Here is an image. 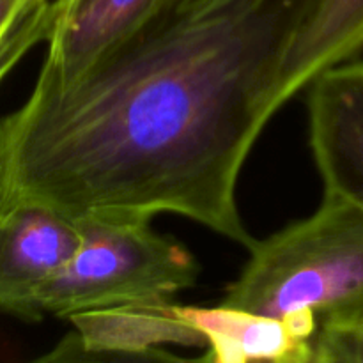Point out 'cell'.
Here are the masks:
<instances>
[{
	"instance_id": "11",
	"label": "cell",
	"mask_w": 363,
	"mask_h": 363,
	"mask_svg": "<svg viewBox=\"0 0 363 363\" xmlns=\"http://www.w3.org/2000/svg\"><path fill=\"white\" fill-rule=\"evenodd\" d=\"M25 363H209V360L206 354L201 358H186L162 347H149V350L92 347L74 330L66 333L52 350Z\"/></svg>"
},
{
	"instance_id": "10",
	"label": "cell",
	"mask_w": 363,
	"mask_h": 363,
	"mask_svg": "<svg viewBox=\"0 0 363 363\" xmlns=\"http://www.w3.org/2000/svg\"><path fill=\"white\" fill-rule=\"evenodd\" d=\"M53 0H0V82L46 41L53 25Z\"/></svg>"
},
{
	"instance_id": "4",
	"label": "cell",
	"mask_w": 363,
	"mask_h": 363,
	"mask_svg": "<svg viewBox=\"0 0 363 363\" xmlns=\"http://www.w3.org/2000/svg\"><path fill=\"white\" fill-rule=\"evenodd\" d=\"M80 245V227L35 204L0 206V312L39 321L41 296Z\"/></svg>"
},
{
	"instance_id": "13",
	"label": "cell",
	"mask_w": 363,
	"mask_h": 363,
	"mask_svg": "<svg viewBox=\"0 0 363 363\" xmlns=\"http://www.w3.org/2000/svg\"><path fill=\"white\" fill-rule=\"evenodd\" d=\"M67 2H69V0H53V6L60 7V6H64V4H67Z\"/></svg>"
},
{
	"instance_id": "1",
	"label": "cell",
	"mask_w": 363,
	"mask_h": 363,
	"mask_svg": "<svg viewBox=\"0 0 363 363\" xmlns=\"http://www.w3.org/2000/svg\"><path fill=\"white\" fill-rule=\"evenodd\" d=\"M314 4L163 0L74 84L34 87L0 119V206L73 222L172 213L250 250L238 181Z\"/></svg>"
},
{
	"instance_id": "7",
	"label": "cell",
	"mask_w": 363,
	"mask_h": 363,
	"mask_svg": "<svg viewBox=\"0 0 363 363\" xmlns=\"http://www.w3.org/2000/svg\"><path fill=\"white\" fill-rule=\"evenodd\" d=\"M172 311L204 337L209 363H312L321 328L311 312L272 318L227 305L206 308L174 303Z\"/></svg>"
},
{
	"instance_id": "5",
	"label": "cell",
	"mask_w": 363,
	"mask_h": 363,
	"mask_svg": "<svg viewBox=\"0 0 363 363\" xmlns=\"http://www.w3.org/2000/svg\"><path fill=\"white\" fill-rule=\"evenodd\" d=\"M308 137L325 195L363 211V60L323 71L308 85Z\"/></svg>"
},
{
	"instance_id": "6",
	"label": "cell",
	"mask_w": 363,
	"mask_h": 363,
	"mask_svg": "<svg viewBox=\"0 0 363 363\" xmlns=\"http://www.w3.org/2000/svg\"><path fill=\"white\" fill-rule=\"evenodd\" d=\"M163 0H69L52 2L48 53L35 89L59 91L84 77L101 57L151 18Z\"/></svg>"
},
{
	"instance_id": "8",
	"label": "cell",
	"mask_w": 363,
	"mask_h": 363,
	"mask_svg": "<svg viewBox=\"0 0 363 363\" xmlns=\"http://www.w3.org/2000/svg\"><path fill=\"white\" fill-rule=\"evenodd\" d=\"M363 50V0H315L280 69L277 99L286 105L323 71Z\"/></svg>"
},
{
	"instance_id": "3",
	"label": "cell",
	"mask_w": 363,
	"mask_h": 363,
	"mask_svg": "<svg viewBox=\"0 0 363 363\" xmlns=\"http://www.w3.org/2000/svg\"><path fill=\"white\" fill-rule=\"evenodd\" d=\"M73 257L46 286L41 314L73 318L121 305L170 301L197 284L184 245L156 233L151 220H84Z\"/></svg>"
},
{
	"instance_id": "14",
	"label": "cell",
	"mask_w": 363,
	"mask_h": 363,
	"mask_svg": "<svg viewBox=\"0 0 363 363\" xmlns=\"http://www.w3.org/2000/svg\"><path fill=\"white\" fill-rule=\"evenodd\" d=\"M358 325H360V326H362V330H363V321H362V323H358Z\"/></svg>"
},
{
	"instance_id": "2",
	"label": "cell",
	"mask_w": 363,
	"mask_h": 363,
	"mask_svg": "<svg viewBox=\"0 0 363 363\" xmlns=\"http://www.w3.org/2000/svg\"><path fill=\"white\" fill-rule=\"evenodd\" d=\"M222 305L272 318L311 312L319 326L362 323V209L325 195L311 216L257 241Z\"/></svg>"
},
{
	"instance_id": "12",
	"label": "cell",
	"mask_w": 363,
	"mask_h": 363,
	"mask_svg": "<svg viewBox=\"0 0 363 363\" xmlns=\"http://www.w3.org/2000/svg\"><path fill=\"white\" fill-rule=\"evenodd\" d=\"M312 363H363V330L358 323L319 328Z\"/></svg>"
},
{
	"instance_id": "9",
	"label": "cell",
	"mask_w": 363,
	"mask_h": 363,
	"mask_svg": "<svg viewBox=\"0 0 363 363\" xmlns=\"http://www.w3.org/2000/svg\"><path fill=\"white\" fill-rule=\"evenodd\" d=\"M69 321L92 347L149 350L162 344L206 346L204 337L174 314L172 301L89 311L73 315Z\"/></svg>"
}]
</instances>
